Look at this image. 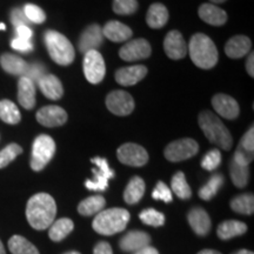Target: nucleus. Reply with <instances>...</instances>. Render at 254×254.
I'll return each mask as SVG.
<instances>
[{
	"label": "nucleus",
	"instance_id": "nucleus-15",
	"mask_svg": "<svg viewBox=\"0 0 254 254\" xmlns=\"http://www.w3.org/2000/svg\"><path fill=\"white\" fill-rule=\"evenodd\" d=\"M164 50L168 58L179 60L187 55V44L179 31L168 32L164 40Z\"/></svg>",
	"mask_w": 254,
	"mask_h": 254
},
{
	"label": "nucleus",
	"instance_id": "nucleus-46",
	"mask_svg": "<svg viewBox=\"0 0 254 254\" xmlns=\"http://www.w3.org/2000/svg\"><path fill=\"white\" fill-rule=\"evenodd\" d=\"M11 47L18 52H24V53H28L31 51H33V44L31 43V40H26V39H21V38L15 37L14 39H12L11 41Z\"/></svg>",
	"mask_w": 254,
	"mask_h": 254
},
{
	"label": "nucleus",
	"instance_id": "nucleus-22",
	"mask_svg": "<svg viewBox=\"0 0 254 254\" xmlns=\"http://www.w3.org/2000/svg\"><path fill=\"white\" fill-rule=\"evenodd\" d=\"M104 37L113 41V43H124L131 39L133 32L127 25L120 23V21L112 20L109 21L103 28Z\"/></svg>",
	"mask_w": 254,
	"mask_h": 254
},
{
	"label": "nucleus",
	"instance_id": "nucleus-55",
	"mask_svg": "<svg viewBox=\"0 0 254 254\" xmlns=\"http://www.w3.org/2000/svg\"><path fill=\"white\" fill-rule=\"evenodd\" d=\"M65 254H80V253L75 252V251H71V252H67V253H65Z\"/></svg>",
	"mask_w": 254,
	"mask_h": 254
},
{
	"label": "nucleus",
	"instance_id": "nucleus-29",
	"mask_svg": "<svg viewBox=\"0 0 254 254\" xmlns=\"http://www.w3.org/2000/svg\"><path fill=\"white\" fill-rule=\"evenodd\" d=\"M74 228V224L71 219L62 218L59 220L53 221V224L50 226L49 237L50 239L55 243H59L65 239Z\"/></svg>",
	"mask_w": 254,
	"mask_h": 254
},
{
	"label": "nucleus",
	"instance_id": "nucleus-54",
	"mask_svg": "<svg viewBox=\"0 0 254 254\" xmlns=\"http://www.w3.org/2000/svg\"><path fill=\"white\" fill-rule=\"evenodd\" d=\"M224 1H226V0H211V2H214V4H221Z\"/></svg>",
	"mask_w": 254,
	"mask_h": 254
},
{
	"label": "nucleus",
	"instance_id": "nucleus-8",
	"mask_svg": "<svg viewBox=\"0 0 254 254\" xmlns=\"http://www.w3.org/2000/svg\"><path fill=\"white\" fill-rule=\"evenodd\" d=\"M198 142L190 138H184L168 144L164 151V155L168 161L179 163V161L187 160V159L194 157L198 153Z\"/></svg>",
	"mask_w": 254,
	"mask_h": 254
},
{
	"label": "nucleus",
	"instance_id": "nucleus-31",
	"mask_svg": "<svg viewBox=\"0 0 254 254\" xmlns=\"http://www.w3.org/2000/svg\"><path fill=\"white\" fill-rule=\"evenodd\" d=\"M8 250L12 254H40L33 244L21 236H13L8 240Z\"/></svg>",
	"mask_w": 254,
	"mask_h": 254
},
{
	"label": "nucleus",
	"instance_id": "nucleus-11",
	"mask_svg": "<svg viewBox=\"0 0 254 254\" xmlns=\"http://www.w3.org/2000/svg\"><path fill=\"white\" fill-rule=\"evenodd\" d=\"M106 106L116 116H128L134 110V100L125 91H113L106 97Z\"/></svg>",
	"mask_w": 254,
	"mask_h": 254
},
{
	"label": "nucleus",
	"instance_id": "nucleus-50",
	"mask_svg": "<svg viewBox=\"0 0 254 254\" xmlns=\"http://www.w3.org/2000/svg\"><path fill=\"white\" fill-rule=\"evenodd\" d=\"M134 254H159V252L154 249V247L146 246L144 249L136 251V252H134Z\"/></svg>",
	"mask_w": 254,
	"mask_h": 254
},
{
	"label": "nucleus",
	"instance_id": "nucleus-38",
	"mask_svg": "<svg viewBox=\"0 0 254 254\" xmlns=\"http://www.w3.org/2000/svg\"><path fill=\"white\" fill-rule=\"evenodd\" d=\"M23 153V148L18 144H9L0 151V170L8 166L19 154Z\"/></svg>",
	"mask_w": 254,
	"mask_h": 254
},
{
	"label": "nucleus",
	"instance_id": "nucleus-19",
	"mask_svg": "<svg viewBox=\"0 0 254 254\" xmlns=\"http://www.w3.org/2000/svg\"><path fill=\"white\" fill-rule=\"evenodd\" d=\"M147 74V68L142 65L128 66L116 72V80L123 86H133L142 80Z\"/></svg>",
	"mask_w": 254,
	"mask_h": 254
},
{
	"label": "nucleus",
	"instance_id": "nucleus-28",
	"mask_svg": "<svg viewBox=\"0 0 254 254\" xmlns=\"http://www.w3.org/2000/svg\"><path fill=\"white\" fill-rule=\"evenodd\" d=\"M168 20V11L163 4H152L146 15V23L151 28H161Z\"/></svg>",
	"mask_w": 254,
	"mask_h": 254
},
{
	"label": "nucleus",
	"instance_id": "nucleus-13",
	"mask_svg": "<svg viewBox=\"0 0 254 254\" xmlns=\"http://www.w3.org/2000/svg\"><path fill=\"white\" fill-rule=\"evenodd\" d=\"M104 43L103 28L98 24H92L82 31L79 39V50L81 53H87L90 51H97Z\"/></svg>",
	"mask_w": 254,
	"mask_h": 254
},
{
	"label": "nucleus",
	"instance_id": "nucleus-12",
	"mask_svg": "<svg viewBox=\"0 0 254 254\" xmlns=\"http://www.w3.org/2000/svg\"><path fill=\"white\" fill-rule=\"evenodd\" d=\"M152 49L150 43L145 39H134L127 41L119 51V56L126 62H136L146 59L151 56Z\"/></svg>",
	"mask_w": 254,
	"mask_h": 254
},
{
	"label": "nucleus",
	"instance_id": "nucleus-18",
	"mask_svg": "<svg viewBox=\"0 0 254 254\" xmlns=\"http://www.w3.org/2000/svg\"><path fill=\"white\" fill-rule=\"evenodd\" d=\"M189 222L190 226L198 236L205 237L207 236L211 231V218L207 212L201 207H194L190 211L189 213Z\"/></svg>",
	"mask_w": 254,
	"mask_h": 254
},
{
	"label": "nucleus",
	"instance_id": "nucleus-39",
	"mask_svg": "<svg viewBox=\"0 0 254 254\" xmlns=\"http://www.w3.org/2000/svg\"><path fill=\"white\" fill-rule=\"evenodd\" d=\"M23 11L30 23L43 24L44 21L46 20L45 12H44L39 6L33 4H26L24 6Z\"/></svg>",
	"mask_w": 254,
	"mask_h": 254
},
{
	"label": "nucleus",
	"instance_id": "nucleus-5",
	"mask_svg": "<svg viewBox=\"0 0 254 254\" xmlns=\"http://www.w3.org/2000/svg\"><path fill=\"white\" fill-rule=\"evenodd\" d=\"M44 41L53 62L63 66H67L73 63L75 57L74 47L64 34L49 30L44 34Z\"/></svg>",
	"mask_w": 254,
	"mask_h": 254
},
{
	"label": "nucleus",
	"instance_id": "nucleus-6",
	"mask_svg": "<svg viewBox=\"0 0 254 254\" xmlns=\"http://www.w3.org/2000/svg\"><path fill=\"white\" fill-rule=\"evenodd\" d=\"M56 153V142L47 134H40L32 146L31 168L36 172L44 170Z\"/></svg>",
	"mask_w": 254,
	"mask_h": 254
},
{
	"label": "nucleus",
	"instance_id": "nucleus-49",
	"mask_svg": "<svg viewBox=\"0 0 254 254\" xmlns=\"http://www.w3.org/2000/svg\"><path fill=\"white\" fill-rule=\"evenodd\" d=\"M254 55L253 53H251L249 56V58H247V62H246V69H247V73L251 75V77H254Z\"/></svg>",
	"mask_w": 254,
	"mask_h": 254
},
{
	"label": "nucleus",
	"instance_id": "nucleus-9",
	"mask_svg": "<svg viewBox=\"0 0 254 254\" xmlns=\"http://www.w3.org/2000/svg\"><path fill=\"white\" fill-rule=\"evenodd\" d=\"M117 155L120 163L127 166L141 167L148 161L147 151L142 146L133 144V142H127L120 146L117 151Z\"/></svg>",
	"mask_w": 254,
	"mask_h": 254
},
{
	"label": "nucleus",
	"instance_id": "nucleus-47",
	"mask_svg": "<svg viewBox=\"0 0 254 254\" xmlns=\"http://www.w3.org/2000/svg\"><path fill=\"white\" fill-rule=\"evenodd\" d=\"M15 33H17L18 38L26 40H31V38L33 37V31H32L28 26H25V25L15 27Z\"/></svg>",
	"mask_w": 254,
	"mask_h": 254
},
{
	"label": "nucleus",
	"instance_id": "nucleus-16",
	"mask_svg": "<svg viewBox=\"0 0 254 254\" xmlns=\"http://www.w3.org/2000/svg\"><path fill=\"white\" fill-rule=\"evenodd\" d=\"M212 105L215 112L225 119L233 120L238 118L240 113L239 105L236 99L227 94H215L212 99Z\"/></svg>",
	"mask_w": 254,
	"mask_h": 254
},
{
	"label": "nucleus",
	"instance_id": "nucleus-45",
	"mask_svg": "<svg viewBox=\"0 0 254 254\" xmlns=\"http://www.w3.org/2000/svg\"><path fill=\"white\" fill-rule=\"evenodd\" d=\"M11 23L13 25L14 27H18V26H21V25H25V26H27L28 24H30V21H28V19L26 18V15H25L23 8H13L11 11Z\"/></svg>",
	"mask_w": 254,
	"mask_h": 254
},
{
	"label": "nucleus",
	"instance_id": "nucleus-41",
	"mask_svg": "<svg viewBox=\"0 0 254 254\" xmlns=\"http://www.w3.org/2000/svg\"><path fill=\"white\" fill-rule=\"evenodd\" d=\"M220 164H221V153L220 151L217 150V148L207 152L201 160L202 168H205L206 171H209V172L217 170Z\"/></svg>",
	"mask_w": 254,
	"mask_h": 254
},
{
	"label": "nucleus",
	"instance_id": "nucleus-14",
	"mask_svg": "<svg viewBox=\"0 0 254 254\" xmlns=\"http://www.w3.org/2000/svg\"><path fill=\"white\" fill-rule=\"evenodd\" d=\"M37 120L45 127H58L67 122V113L62 107L56 105L41 107L37 112Z\"/></svg>",
	"mask_w": 254,
	"mask_h": 254
},
{
	"label": "nucleus",
	"instance_id": "nucleus-35",
	"mask_svg": "<svg viewBox=\"0 0 254 254\" xmlns=\"http://www.w3.org/2000/svg\"><path fill=\"white\" fill-rule=\"evenodd\" d=\"M230 173L232 182H233V184L238 187V189H244V187L247 185V183H249V166L238 164L233 160V159H232L230 164Z\"/></svg>",
	"mask_w": 254,
	"mask_h": 254
},
{
	"label": "nucleus",
	"instance_id": "nucleus-44",
	"mask_svg": "<svg viewBox=\"0 0 254 254\" xmlns=\"http://www.w3.org/2000/svg\"><path fill=\"white\" fill-rule=\"evenodd\" d=\"M46 74V67L41 64H32L28 65L27 72L25 73V77L31 79L33 82H38L41 77Z\"/></svg>",
	"mask_w": 254,
	"mask_h": 254
},
{
	"label": "nucleus",
	"instance_id": "nucleus-30",
	"mask_svg": "<svg viewBox=\"0 0 254 254\" xmlns=\"http://www.w3.org/2000/svg\"><path fill=\"white\" fill-rule=\"evenodd\" d=\"M106 205V200L101 195H92L85 200H82L78 205V212L85 217L98 214L101 212Z\"/></svg>",
	"mask_w": 254,
	"mask_h": 254
},
{
	"label": "nucleus",
	"instance_id": "nucleus-51",
	"mask_svg": "<svg viewBox=\"0 0 254 254\" xmlns=\"http://www.w3.org/2000/svg\"><path fill=\"white\" fill-rule=\"evenodd\" d=\"M198 254H221V253L218 252V251H214V250H202V251H200Z\"/></svg>",
	"mask_w": 254,
	"mask_h": 254
},
{
	"label": "nucleus",
	"instance_id": "nucleus-24",
	"mask_svg": "<svg viewBox=\"0 0 254 254\" xmlns=\"http://www.w3.org/2000/svg\"><path fill=\"white\" fill-rule=\"evenodd\" d=\"M199 17L212 26H221L227 21V13L213 4H202L199 7Z\"/></svg>",
	"mask_w": 254,
	"mask_h": 254
},
{
	"label": "nucleus",
	"instance_id": "nucleus-20",
	"mask_svg": "<svg viewBox=\"0 0 254 254\" xmlns=\"http://www.w3.org/2000/svg\"><path fill=\"white\" fill-rule=\"evenodd\" d=\"M18 101L25 110H32L36 106V85L25 75L18 81Z\"/></svg>",
	"mask_w": 254,
	"mask_h": 254
},
{
	"label": "nucleus",
	"instance_id": "nucleus-26",
	"mask_svg": "<svg viewBox=\"0 0 254 254\" xmlns=\"http://www.w3.org/2000/svg\"><path fill=\"white\" fill-rule=\"evenodd\" d=\"M246 231L247 225L245 222L238 220H226L219 225L217 234L219 239L228 240L232 239V238L243 236L244 233H246Z\"/></svg>",
	"mask_w": 254,
	"mask_h": 254
},
{
	"label": "nucleus",
	"instance_id": "nucleus-42",
	"mask_svg": "<svg viewBox=\"0 0 254 254\" xmlns=\"http://www.w3.org/2000/svg\"><path fill=\"white\" fill-rule=\"evenodd\" d=\"M152 198L154 200H161L165 202H171L172 201V192H171L170 187L163 182H159L155 185V189L152 193Z\"/></svg>",
	"mask_w": 254,
	"mask_h": 254
},
{
	"label": "nucleus",
	"instance_id": "nucleus-43",
	"mask_svg": "<svg viewBox=\"0 0 254 254\" xmlns=\"http://www.w3.org/2000/svg\"><path fill=\"white\" fill-rule=\"evenodd\" d=\"M238 148H240L241 151H245L247 153H253L254 154V129L253 126L250 127V129L244 134L243 138L238 145Z\"/></svg>",
	"mask_w": 254,
	"mask_h": 254
},
{
	"label": "nucleus",
	"instance_id": "nucleus-17",
	"mask_svg": "<svg viewBox=\"0 0 254 254\" xmlns=\"http://www.w3.org/2000/svg\"><path fill=\"white\" fill-rule=\"evenodd\" d=\"M151 238L146 232L131 231L125 234L119 241V246L124 252H136V251L150 246Z\"/></svg>",
	"mask_w": 254,
	"mask_h": 254
},
{
	"label": "nucleus",
	"instance_id": "nucleus-56",
	"mask_svg": "<svg viewBox=\"0 0 254 254\" xmlns=\"http://www.w3.org/2000/svg\"><path fill=\"white\" fill-rule=\"evenodd\" d=\"M0 30H6V26L4 24H0Z\"/></svg>",
	"mask_w": 254,
	"mask_h": 254
},
{
	"label": "nucleus",
	"instance_id": "nucleus-36",
	"mask_svg": "<svg viewBox=\"0 0 254 254\" xmlns=\"http://www.w3.org/2000/svg\"><path fill=\"white\" fill-rule=\"evenodd\" d=\"M171 186H172V190L178 198L186 200L192 196V190H190V187L187 184L185 174L183 172H177L174 174L172 182H171Z\"/></svg>",
	"mask_w": 254,
	"mask_h": 254
},
{
	"label": "nucleus",
	"instance_id": "nucleus-23",
	"mask_svg": "<svg viewBox=\"0 0 254 254\" xmlns=\"http://www.w3.org/2000/svg\"><path fill=\"white\" fill-rule=\"evenodd\" d=\"M252 43L250 38L245 36H236L231 38L225 45V53L232 59H239L245 57L250 52Z\"/></svg>",
	"mask_w": 254,
	"mask_h": 254
},
{
	"label": "nucleus",
	"instance_id": "nucleus-2",
	"mask_svg": "<svg viewBox=\"0 0 254 254\" xmlns=\"http://www.w3.org/2000/svg\"><path fill=\"white\" fill-rule=\"evenodd\" d=\"M187 51L194 65L200 68L208 69L217 65L219 58L217 46L206 34H194L190 38Z\"/></svg>",
	"mask_w": 254,
	"mask_h": 254
},
{
	"label": "nucleus",
	"instance_id": "nucleus-27",
	"mask_svg": "<svg viewBox=\"0 0 254 254\" xmlns=\"http://www.w3.org/2000/svg\"><path fill=\"white\" fill-rule=\"evenodd\" d=\"M145 182L140 177H133L127 184L125 192H124V200L126 204L134 205L139 202L145 193Z\"/></svg>",
	"mask_w": 254,
	"mask_h": 254
},
{
	"label": "nucleus",
	"instance_id": "nucleus-10",
	"mask_svg": "<svg viewBox=\"0 0 254 254\" xmlns=\"http://www.w3.org/2000/svg\"><path fill=\"white\" fill-rule=\"evenodd\" d=\"M85 77L91 84H99L103 81L106 73L103 56L98 51H90L84 57Z\"/></svg>",
	"mask_w": 254,
	"mask_h": 254
},
{
	"label": "nucleus",
	"instance_id": "nucleus-4",
	"mask_svg": "<svg viewBox=\"0 0 254 254\" xmlns=\"http://www.w3.org/2000/svg\"><path fill=\"white\" fill-rule=\"evenodd\" d=\"M129 217V212L124 208L104 209L94 218L92 226L101 236H114L125 230Z\"/></svg>",
	"mask_w": 254,
	"mask_h": 254
},
{
	"label": "nucleus",
	"instance_id": "nucleus-3",
	"mask_svg": "<svg viewBox=\"0 0 254 254\" xmlns=\"http://www.w3.org/2000/svg\"><path fill=\"white\" fill-rule=\"evenodd\" d=\"M199 126L202 129L209 142L214 144L222 150L230 151L233 145V139L226 126L214 113L204 111L199 116Z\"/></svg>",
	"mask_w": 254,
	"mask_h": 254
},
{
	"label": "nucleus",
	"instance_id": "nucleus-40",
	"mask_svg": "<svg viewBox=\"0 0 254 254\" xmlns=\"http://www.w3.org/2000/svg\"><path fill=\"white\" fill-rule=\"evenodd\" d=\"M138 9L136 0H113V11L120 15L133 14Z\"/></svg>",
	"mask_w": 254,
	"mask_h": 254
},
{
	"label": "nucleus",
	"instance_id": "nucleus-7",
	"mask_svg": "<svg viewBox=\"0 0 254 254\" xmlns=\"http://www.w3.org/2000/svg\"><path fill=\"white\" fill-rule=\"evenodd\" d=\"M91 163L95 165V167L92 168L93 178L86 180L85 186L90 190L103 192L109 187V180L114 177V172L110 168V165L106 159L97 157L91 159Z\"/></svg>",
	"mask_w": 254,
	"mask_h": 254
},
{
	"label": "nucleus",
	"instance_id": "nucleus-48",
	"mask_svg": "<svg viewBox=\"0 0 254 254\" xmlns=\"http://www.w3.org/2000/svg\"><path fill=\"white\" fill-rule=\"evenodd\" d=\"M93 254H113L112 247L106 241H100L95 245L93 250Z\"/></svg>",
	"mask_w": 254,
	"mask_h": 254
},
{
	"label": "nucleus",
	"instance_id": "nucleus-37",
	"mask_svg": "<svg viewBox=\"0 0 254 254\" xmlns=\"http://www.w3.org/2000/svg\"><path fill=\"white\" fill-rule=\"evenodd\" d=\"M139 218H140V220L144 222L145 225L153 227L163 226L165 224V220H166V219H165V215L154 208L144 209V211L139 214Z\"/></svg>",
	"mask_w": 254,
	"mask_h": 254
},
{
	"label": "nucleus",
	"instance_id": "nucleus-53",
	"mask_svg": "<svg viewBox=\"0 0 254 254\" xmlns=\"http://www.w3.org/2000/svg\"><path fill=\"white\" fill-rule=\"evenodd\" d=\"M0 254H6V253H5V249H4V245H2L1 240H0Z\"/></svg>",
	"mask_w": 254,
	"mask_h": 254
},
{
	"label": "nucleus",
	"instance_id": "nucleus-1",
	"mask_svg": "<svg viewBox=\"0 0 254 254\" xmlns=\"http://www.w3.org/2000/svg\"><path fill=\"white\" fill-rule=\"evenodd\" d=\"M57 205L55 199L47 193H38L31 196L26 206L28 224L34 230L43 231L49 228L55 221Z\"/></svg>",
	"mask_w": 254,
	"mask_h": 254
},
{
	"label": "nucleus",
	"instance_id": "nucleus-52",
	"mask_svg": "<svg viewBox=\"0 0 254 254\" xmlns=\"http://www.w3.org/2000/svg\"><path fill=\"white\" fill-rule=\"evenodd\" d=\"M233 254H253V252H251V251H249V250H240Z\"/></svg>",
	"mask_w": 254,
	"mask_h": 254
},
{
	"label": "nucleus",
	"instance_id": "nucleus-25",
	"mask_svg": "<svg viewBox=\"0 0 254 254\" xmlns=\"http://www.w3.org/2000/svg\"><path fill=\"white\" fill-rule=\"evenodd\" d=\"M0 65L5 72L13 75H21V77L25 75L28 68V64L24 59L12 53H4L0 57Z\"/></svg>",
	"mask_w": 254,
	"mask_h": 254
},
{
	"label": "nucleus",
	"instance_id": "nucleus-32",
	"mask_svg": "<svg viewBox=\"0 0 254 254\" xmlns=\"http://www.w3.org/2000/svg\"><path fill=\"white\" fill-rule=\"evenodd\" d=\"M0 119L9 125H15L20 122L21 116L17 105L11 100H0Z\"/></svg>",
	"mask_w": 254,
	"mask_h": 254
},
{
	"label": "nucleus",
	"instance_id": "nucleus-34",
	"mask_svg": "<svg viewBox=\"0 0 254 254\" xmlns=\"http://www.w3.org/2000/svg\"><path fill=\"white\" fill-rule=\"evenodd\" d=\"M222 184H224V176L219 173L213 174L209 178L208 182L199 190V196L205 201H208V200L214 198L218 190L221 189Z\"/></svg>",
	"mask_w": 254,
	"mask_h": 254
},
{
	"label": "nucleus",
	"instance_id": "nucleus-33",
	"mask_svg": "<svg viewBox=\"0 0 254 254\" xmlns=\"http://www.w3.org/2000/svg\"><path fill=\"white\" fill-rule=\"evenodd\" d=\"M230 206L237 213L251 215L254 212V196L250 193L237 195L231 200Z\"/></svg>",
	"mask_w": 254,
	"mask_h": 254
},
{
	"label": "nucleus",
	"instance_id": "nucleus-21",
	"mask_svg": "<svg viewBox=\"0 0 254 254\" xmlns=\"http://www.w3.org/2000/svg\"><path fill=\"white\" fill-rule=\"evenodd\" d=\"M40 91L46 98L51 100H59L64 94V87L62 81L56 75L46 74L39 79L37 82Z\"/></svg>",
	"mask_w": 254,
	"mask_h": 254
}]
</instances>
